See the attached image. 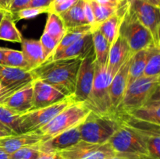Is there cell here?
Here are the masks:
<instances>
[{
  "instance_id": "1",
  "label": "cell",
  "mask_w": 160,
  "mask_h": 159,
  "mask_svg": "<svg viewBox=\"0 0 160 159\" xmlns=\"http://www.w3.org/2000/svg\"><path fill=\"white\" fill-rule=\"evenodd\" d=\"M81 60V57L48 59L30 72L34 80L53 86L66 96L73 97Z\"/></svg>"
},
{
  "instance_id": "2",
  "label": "cell",
  "mask_w": 160,
  "mask_h": 159,
  "mask_svg": "<svg viewBox=\"0 0 160 159\" xmlns=\"http://www.w3.org/2000/svg\"><path fill=\"white\" fill-rule=\"evenodd\" d=\"M120 126L116 113L102 115L92 111L79 126L81 140L95 144L108 143Z\"/></svg>"
},
{
  "instance_id": "3",
  "label": "cell",
  "mask_w": 160,
  "mask_h": 159,
  "mask_svg": "<svg viewBox=\"0 0 160 159\" xmlns=\"http://www.w3.org/2000/svg\"><path fill=\"white\" fill-rule=\"evenodd\" d=\"M160 75L156 76H142L127 87L126 92L116 113H127L148 102L159 92Z\"/></svg>"
},
{
  "instance_id": "4",
  "label": "cell",
  "mask_w": 160,
  "mask_h": 159,
  "mask_svg": "<svg viewBox=\"0 0 160 159\" xmlns=\"http://www.w3.org/2000/svg\"><path fill=\"white\" fill-rule=\"evenodd\" d=\"M119 34L126 40L132 54L155 45L152 34L139 21L130 5L121 20Z\"/></svg>"
},
{
  "instance_id": "5",
  "label": "cell",
  "mask_w": 160,
  "mask_h": 159,
  "mask_svg": "<svg viewBox=\"0 0 160 159\" xmlns=\"http://www.w3.org/2000/svg\"><path fill=\"white\" fill-rule=\"evenodd\" d=\"M92 112L82 102H74L58 114L45 126L37 130L46 139L81 124Z\"/></svg>"
},
{
  "instance_id": "6",
  "label": "cell",
  "mask_w": 160,
  "mask_h": 159,
  "mask_svg": "<svg viewBox=\"0 0 160 159\" xmlns=\"http://www.w3.org/2000/svg\"><path fill=\"white\" fill-rule=\"evenodd\" d=\"M112 78L107 73V65H98L95 62V76L87 106L94 112L102 115L115 114L109 97V84Z\"/></svg>"
},
{
  "instance_id": "7",
  "label": "cell",
  "mask_w": 160,
  "mask_h": 159,
  "mask_svg": "<svg viewBox=\"0 0 160 159\" xmlns=\"http://www.w3.org/2000/svg\"><path fill=\"white\" fill-rule=\"evenodd\" d=\"M77 102L73 97H67L62 101L40 108L28 111L20 115L19 126L21 133L38 130L70 104Z\"/></svg>"
},
{
  "instance_id": "8",
  "label": "cell",
  "mask_w": 160,
  "mask_h": 159,
  "mask_svg": "<svg viewBox=\"0 0 160 159\" xmlns=\"http://www.w3.org/2000/svg\"><path fill=\"white\" fill-rule=\"evenodd\" d=\"M108 143L116 154L149 156L146 137L121 123Z\"/></svg>"
},
{
  "instance_id": "9",
  "label": "cell",
  "mask_w": 160,
  "mask_h": 159,
  "mask_svg": "<svg viewBox=\"0 0 160 159\" xmlns=\"http://www.w3.org/2000/svg\"><path fill=\"white\" fill-rule=\"evenodd\" d=\"M59 154L63 159H109L116 153L109 143L95 144L81 140Z\"/></svg>"
},
{
  "instance_id": "10",
  "label": "cell",
  "mask_w": 160,
  "mask_h": 159,
  "mask_svg": "<svg viewBox=\"0 0 160 159\" xmlns=\"http://www.w3.org/2000/svg\"><path fill=\"white\" fill-rule=\"evenodd\" d=\"M95 53L93 51L81 60L77 76L73 98L77 102H82L87 105L92 91L95 76Z\"/></svg>"
},
{
  "instance_id": "11",
  "label": "cell",
  "mask_w": 160,
  "mask_h": 159,
  "mask_svg": "<svg viewBox=\"0 0 160 159\" xmlns=\"http://www.w3.org/2000/svg\"><path fill=\"white\" fill-rule=\"evenodd\" d=\"M130 7L139 21L150 31L155 45L160 47L159 8L142 0H130Z\"/></svg>"
},
{
  "instance_id": "12",
  "label": "cell",
  "mask_w": 160,
  "mask_h": 159,
  "mask_svg": "<svg viewBox=\"0 0 160 159\" xmlns=\"http://www.w3.org/2000/svg\"><path fill=\"white\" fill-rule=\"evenodd\" d=\"M33 80L30 71L0 64V84L4 90L6 99Z\"/></svg>"
},
{
  "instance_id": "13",
  "label": "cell",
  "mask_w": 160,
  "mask_h": 159,
  "mask_svg": "<svg viewBox=\"0 0 160 159\" xmlns=\"http://www.w3.org/2000/svg\"><path fill=\"white\" fill-rule=\"evenodd\" d=\"M79 125L63 131L54 137L45 140L38 144V148L42 153H59L81 141Z\"/></svg>"
},
{
  "instance_id": "14",
  "label": "cell",
  "mask_w": 160,
  "mask_h": 159,
  "mask_svg": "<svg viewBox=\"0 0 160 159\" xmlns=\"http://www.w3.org/2000/svg\"><path fill=\"white\" fill-rule=\"evenodd\" d=\"M67 98L63 93L40 80H33V109L57 103Z\"/></svg>"
},
{
  "instance_id": "15",
  "label": "cell",
  "mask_w": 160,
  "mask_h": 159,
  "mask_svg": "<svg viewBox=\"0 0 160 159\" xmlns=\"http://www.w3.org/2000/svg\"><path fill=\"white\" fill-rule=\"evenodd\" d=\"M133 55H131L120 66L109 84V97L114 113H116L117 108L120 106L128 87V72Z\"/></svg>"
},
{
  "instance_id": "16",
  "label": "cell",
  "mask_w": 160,
  "mask_h": 159,
  "mask_svg": "<svg viewBox=\"0 0 160 159\" xmlns=\"http://www.w3.org/2000/svg\"><path fill=\"white\" fill-rule=\"evenodd\" d=\"M45 140L38 131L25 133L12 134L0 137V149L11 154L17 150L28 146H35Z\"/></svg>"
},
{
  "instance_id": "17",
  "label": "cell",
  "mask_w": 160,
  "mask_h": 159,
  "mask_svg": "<svg viewBox=\"0 0 160 159\" xmlns=\"http://www.w3.org/2000/svg\"><path fill=\"white\" fill-rule=\"evenodd\" d=\"M17 115H22L33 108V82L8 97L2 104Z\"/></svg>"
},
{
  "instance_id": "18",
  "label": "cell",
  "mask_w": 160,
  "mask_h": 159,
  "mask_svg": "<svg viewBox=\"0 0 160 159\" xmlns=\"http://www.w3.org/2000/svg\"><path fill=\"white\" fill-rule=\"evenodd\" d=\"M131 55L133 54L130 51L126 40L119 34L110 46L107 62V73L112 79L120 66Z\"/></svg>"
},
{
  "instance_id": "19",
  "label": "cell",
  "mask_w": 160,
  "mask_h": 159,
  "mask_svg": "<svg viewBox=\"0 0 160 159\" xmlns=\"http://www.w3.org/2000/svg\"><path fill=\"white\" fill-rule=\"evenodd\" d=\"M129 5L130 0H123L117 12L102 22L97 28L107 40L110 46L118 36L120 23L127 9L129 7Z\"/></svg>"
},
{
  "instance_id": "20",
  "label": "cell",
  "mask_w": 160,
  "mask_h": 159,
  "mask_svg": "<svg viewBox=\"0 0 160 159\" xmlns=\"http://www.w3.org/2000/svg\"><path fill=\"white\" fill-rule=\"evenodd\" d=\"M126 114L148 123L160 125V97L156 93L149 101L141 107L133 109Z\"/></svg>"
},
{
  "instance_id": "21",
  "label": "cell",
  "mask_w": 160,
  "mask_h": 159,
  "mask_svg": "<svg viewBox=\"0 0 160 159\" xmlns=\"http://www.w3.org/2000/svg\"><path fill=\"white\" fill-rule=\"evenodd\" d=\"M93 50V39H92V34L91 33L78 39L77 41L67 47L63 51L54 54L48 59H70V58L77 57H81L83 59Z\"/></svg>"
},
{
  "instance_id": "22",
  "label": "cell",
  "mask_w": 160,
  "mask_h": 159,
  "mask_svg": "<svg viewBox=\"0 0 160 159\" xmlns=\"http://www.w3.org/2000/svg\"><path fill=\"white\" fill-rule=\"evenodd\" d=\"M20 44L21 51L28 63L29 70L36 68L45 62V57L40 41L23 38Z\"/></svg>"
},
{
  "instance_id": "23",
  "label": "cell",
  "mask_w": 160,
  "mask_h": 159,
  "mask_svg": "<svg viewBox=\"0 0 160 159\" xmlns=\"http://www.w3.org/2000/svg\"><path fill=\"white\" fill-rule=\"evenodd\" d=\"M83 2L84 1L82 0H78V2L70 9L59 14L63 22L66 30L78 27L83 25H88L84 18Z\"/></svg>"
},
{
  "instance_id": "24",
  "label": "cell",
  "mask_w": 160,
  "mask_h": 159,
  "mask_svg": "<svg viewBox=\"0 0 160 159\" xmlns=\"http://www.w3.org/2000/svg\"><path fill=\"white\" fill-rule=\"evenodd\" d=\"M15 22L12 14L6 11L0 22V40L21 43L23 37L16 26Z\"/></svg>"
},
{
  "instance_id": "25",
  "label": "cell",
  "mask_w": 160,
  "mask_h": 159,
  "mask_svg": "<svg viewBox=\"0 0 160 159\" xmlns=\"http://www.w3.org/2000/svg\"><path fill=\"white\" fill-rule=\"evenodd\" d=\"M95 30V28L92 26H90V25H83V26H78V27L66 30L65 34H64L62 38L61 39V41L58 44L57 47H56L52 55L54 54H56V53H59L60 51H63L67 47H69L72 44L74 43L75 41H77L78 39L84 37L86 34H91Z\"/></svg>"
},
{
  "instance_id": "26",
  "label": "cell",
  "mask_w": 160,
  "mask_h": 159,
  "mask_svg": "<svg viewBox=\"0 0 160 159\" xmlns=\"http://www.w3.org/2000/svg\"><path fill=\"white\" fill-rule=\"evenodd\" d=\"M92 34L93 48L95 57V64L98 65H107L110 45L98 29L95 30Z\"/></svg>"
},
{
  "instance_id": "27",
  "label": "cell",
  "mask_w": 160,
  "mask_h": 159,
  "mask_svg": "<svg viewBox=\"0 0 160 159\" xmlns=\"http://www.w3.org/2000/svg\"><path fill=\"white\" fill-rule=\"evenodd\" d=\"M147 50H141L133 55L128 72V84L130 85L132 82L143 76L144 70L146 65Z\"/></svg>"
},
{
  "instance_id": "28",
  "label": "cell",
  "mask_w": 160,
  "mask_h": 159,
  "mask_svg": "<svg viewBox=\"0 0 160 159\" xmlns=\"http://www.w3.org/2000/svg\"><path fill=\"white\" fill-rule=\"evenodd\" d=\"M48 14L44 32L47 33L48 35L53 37L59 44L66 32L63 22L59 14L52 12H48Z\"/></svg>"
},
{
  "instance_id": "29",
  "label": "cell",
  "mask_w": 160,
  "mask_h": 159,
  "mask_svg": "<svg viewBox=\"0 0 160 159\" xmlns=\"http://www.w3.org/2000/svg\"><path fill=\"white\" fill-rule=\"evenodd\" d=\"M146 65L143 76H156L160 75V47L153 45L147 48Z\"/></svg>"
},
{
  "instance_id": "30",
  "label": "cell",
  "mask_w": 160,
  "mask_h": 159,
  "mask_svg": "<svg viewBox=\"0 0 160 159\" xmlns=\"http://www.w3.org/2000/svg\"><path fill=\"white\" fill-rule=\"evenodd\" d=\"M0 50L4 55L5 65L30 71L29 67L21 51L2 47H0Z\"/></svg>"
},
{
  "instance_id": "31",
  "label": "cell",
  "mask_w": 160,
  "mask_h": 159,
  "mask_svg": "<svg viewBox=\"0 0 160 159\" xmlns=\"http://www.w3.org/2000/svg\"><path fill=\"white\" fill-rule=\"evenodd\" d=\"M20 115L0 104V123L15 134L21 133L19 126Z\"/></svg>"
},
{
  "instance_id": "32",
  "label": "cell",
  "mask_w": 160,
  "mask_h": 159,
  "mask_svg": "<svg viewBox=\"0 0 160 159\" xmlns=\"http://www.w3.org/2000/svg\"><path fill=\"white\" fill-rule=\"evenodd\" d=\"M90 5L94 12L95 28L96 29L102 22L107 20L112 15H113L117 12L119 7V6L118 7H112V6H103V5L98 4L95 1L91 2Z\"/></svg>"
},
{
  "instance_id": "33",
  "label": "cell",
  "mask_w": 160,
  "mask_h": 159,
  "mask_svg": "<svg viewBox=\"0 0 160 159\" xmlns=\"http://www.w3.org/2000/svg\"><path fill=\"white\" fill-rule=\"evenodd\" d=\"M40 153L38 145L24 147L9 154V159H37Z\"/></svg>"
},
{
  "instance_id": "34",
  "label": "cell",
  "mask_w": 160,
  "mask_h": 159,
  "mask_svg": "<svg viewBox=\"0 0 160 159\" xmlns=\"http://www.w3.org/2000/svg\"><path fill=\"white\" fill-rule=\"evenodd\" d=\"M49 12V8H35V7H28L25 9L18 11L16 13L12 14L15 21L20 20H28V19H32L34 17H38L40 14L45 13Z\"/></svg>"
},
{
  "instance_id": "35",
  "label": "cell",
  "mask_w": 160,
  "mask_h": 159,
  "mask_svg": "<svg viewBox=\"0 0 160 159\" xmlns=\"http://www.w3.org/2000/svg\"><path fill=\"white\" fill-rule=\"evenodd\" d=\"M39 41H40L41 44H42V48H43L45 60H47L54 53L55 50H56V47L58 45V42L53 37H52L51 36L48 35L45 32H43Z\"/></svg>"
},
{
  "instance_id": "36",
  "label": "cell",
  "mask_w": 160,
  "mask_h": 159,
  "mask_svg": "<svg viewBox=\"0 0 160 159\" xmlns=\"http://www.w3.org/2000/svg\"><path fill=\"white\" fill-rule=\"evenodd\" d=\"M148 154L152 159H160V135L146 137Z\"/></svg>"
},
{
  "instance_id": "37",
  "label": "cell",
  "mask_w": 160,
  "mask_h": 159,
  "mask_svg": "<svg viewBox=\"0 0 160 159\" xmlns=\"http://www.w3.org/2000/svg\"><path fill=\"white\" fill-rule=\"evenodd\" d=\"M83 12H84V18H85L88 24L92 26L96 30L95 23V17H94V12L90 5V2H83Z\"/></svg>"
},
{
  "instance_id": "38",
  "label": "cell",
  "mask_w": 160,
  "mask_h": 159,
  "mask_svg": "<svg viewBox=\"0 0 160 159\" xmlns=\"http://www.w3.org/2000/svg\"><path fill=\"white\" fill-rule=\"evenodd\" d=\"M78 2V0H65L62 2L59 3V4L56 5V6H52V7L49 8V12H56L57 14H60L62 12H65L68 9H70L71 6H73L75 3Z\"/></svg>"
},
{
  "instance_id": "39",
  "label": "cell",
  "mask_w": 160,
  "mask_h": 159,
  "mask_svg": "<svg viewBox=\"0 0 160 159\" xmlns=\"http://www.w3.org/2000/svg\"><path fill=\"white\" fill-rule=\"evenodd\" d=\"M31 0H12L11 2L8 11L12 14L16 13L21 9L28 8Z\"/></svg>"
},
{
  "instance_id": "40",
  "label": "cell",
  "mask_w": 160,
  "mask_h": 159,
  "mask_svg": "<svg viewBox=\"0 0 160 159\" xmlns=\"http://www.w3.org/2000/svg\"><path fill=\"white\" fill-rule=\"evenodd\" d=\"M53 0H31V3L28 7H35V8H49L50 5L52 2Z\"/></svg>"
},
{
  "instance_id": "41",
  "label": "cell",
  "mask_w": 160,
  "mask_h": 159,
  "mask_svg": "<svg viewBox=\"0 0 160 159\" xmlns=\"http://www.w3.org/2000/svg\"><path fill=\"white\" fill-rule=\"evenodd\" d=\"M94 1L98 2V4L103 5V6L118 7L123 0H94Z\"/></svg>"
},
{
  "instance_id": "42",
  "label": "cell",
  "mask_w": 160,
  "mask_h": 159,
  "mask_svg": "<svg viewBox=\"0 0 160 159\" xmlns=\"http://www.w3.org/2000/svg\"><path fill=\"white\" fill-rule=\"evenodd\" d=\"M37 159H63L59 153H52V154H47V153H40Z\"/></svg>"
},
{
  "instance_id": "43",
  "label": "cell",
  "mask_w": 160,
  "mask_h": 159,
  "mask_svg": "<svg viewBox=\"0 0 160 159\" xmlns=\"http://www.w3.org/2000/svg\"><path fill=\"white\" fill-rule=\"evenodd\" d=\"M12 1V0H0V10L8 11Z\"/></svg>"
},
{
  "instance_id": "44",
  "label": "cell",
  "mask_w": 160,
  "mask_h": 159,
  "mask_svg": "<svg viewBox=\"0 0 160 159\" xmlns=\"http://www.w3.org/2000/svg\"><path fill=\"white\" fill-rule=\"evenodd\" d=\"M147 3L152 5V6H156V7L160 8V0H142Z\"/></svg>"
},
{
  "instance_id": "45",
  "label": "cell",
  "mask_w": 160,
  "mask_h": 159,
  "mask_svg": "<svg viewBox=\"0 0 160 159\" xmlns=\"http://www.w3.org/2000/svg\"><path fill=\"white\" fill-rule=\"evenodd\" d=\"M12 132H9L7 130H5V129H2L0 128V137H6V136H9V135H12Z\"/></svg>"
},
{
  "instance_id": "46",
  "label": "cell",
  "mask_w": 160,
  "mask_h": 159,
  "mask_svg": "<svg viewBox=\"0 0 160 159\" xmlns=\"http://www.w3.org/2000/svg\"><path fill=\"white\" fill-rule=\"evenodd\" d=\"M6 99V97H5V93H4V90H3L2 87V85L0 84V104L4 101V100Z\"/></svg>"
},
{
  "instance_id": "47",
  "label": "cell",
  "mask_w": 160,
  "mask_h": 159,
  "mask_svg": "<svg viewBox=\"0 0 160 159\" xmlns=\"http://www.w3.org/2000/svg\"><path fill=\"white\" fill-rule=\"evenodd\" d=\"M9 154L5 152L3 150L0 149V159H9Z\"/></svg>"
},
{
  "instance_id": "48",
  "label": "cell",
  "mask_w": 160,
  "mask_h": 159,
  "mask_svg": "<svg viewBox=\"0 0 160 159\" xmlns=\"http://www.w3.org/2000/svg\"><path fill=\"white\" fill-rule=\"evenodd\" d=\"M63 1H65V0H53L52 2L51 5H50L49 8L50 7H52V6H56V5H58V4H59V3L62 2H63Z\"/></svg>"
},
{
  "instance_id": "49",
  "label": "cell",
  "mask_w": 160,
  "mask_h": 159,
  "mask_svg": "<svg viewBox=\"0 0 160 159\" xmlns=\"http://www.w3.org/2000/svg\"><path fill=\"white\" fill-rule=\"evenodd\" d=\"M109 159H127V158H126V157H123V156L119 155V154H116L115 155L112 156V157H110V158H109Z\"/></svg>"
},
{
  "instance_id": "50",
  "label": "cell",
  "mask_w": 160,
  "mask_h": 159,
  "mask_svg": "<svg viewBox=\"0 0 160 159\" xmlns=\"http://www.w3.org/2000/svg\"><path fill=\"white\" fill-rule=\"evenodd\" d=\"M0 64H3L5 65V61H4V55H3L2 52L0 50Z\"/></svg>"
},
{
  "instance_id": "51",
  "label": "cell",
  "mask_w": 160,
  "mask_h": 159,
  "mask_svg": "<svg viewBox=\"0 0 160 159\" xmlns=\"http://www.w3.org/2000/svg\"><path fill=\"white\" fill-rule=\"evenodd\" d=\"M0 128H1V129H5V130H7V131H9V132H11L10 130H9V129H8L6 127V126H3V125L1 123H0ZM12 133H13V132H12ZM14 134H15V133H14Z\"/></svg>"
},
{
  "instance_id": "52",
  "label": "cell",
  "mask_w": 160,
  "mask_h": 159,
  "mask_svg": "<svg viewBox=\"0 0 160 159\" xmlns=\"http://www.w3.org/2000/svg\"><path fill=\"white\" fill-rule=\"evenodd\" d=\"M5 12H6V11L0 10V22H1L2 19V17H3V16H4Z\"/></svg>"
},
{
  "instance_id": "53",
  "label": "cell",
  "mask_w": 160,
  "mask_h": 159,
  "mask_svg": "<svg viewBox=\"0 0 160 159\" xmlns=\"http://www.w3.org/2000/svg\"><path fill=\"white\" fill-rule=\"evenodd\" d=\"M82 1H84V2H91L94 1V0H82Z\"/></svg>"
}]
</instances>
